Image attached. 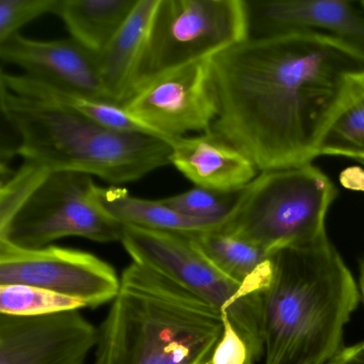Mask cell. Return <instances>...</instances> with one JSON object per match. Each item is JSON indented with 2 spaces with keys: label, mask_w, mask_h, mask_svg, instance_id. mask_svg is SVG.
<instances>
[{
  "label": "cell",
  "mask_w": 364,
  "mask_h": 364,
  "mask_svg": "<svg viewBox=\"0 0 364 364\" xmlns=\"http://www.w3.org/2000/svg\"><path fill=\"white\" fill-rule=\"evenodd\" d=\"M99 200L103 208L122 225L189 236L220 230L208 221L176 212L164 203L161 199L146 200L134 197L122 187H100Z\"/></svg>",
  "instance_id": "d6986e66"
},
{
  "label": "cell",
  "mask_w": 364,
  "mask_h": 364,
  "mask_svg": "<svg viewBox=\"0 0 364 364\" xmlns=\"http://www.w3.org/2000/svg\"><path fill=\"white\" fill-rule=\"evenodd\" d=\"M336 195L332 181L312 163L262 171L221 230L268 252L306 246L327 236L326 216Z\"/></svg>",
  "instance_id": "5b68a950"
},
{
  "label": "cell",
  "mask_w": 364,
  "mask_h": 364,
  "mask_svg": "<svg viewBox=\"0 0 364 364\" xmlns=\"http://www.w3.org/2000/svg\"><path fill=\"white\" fill-rule=\"evenodd\" d=\"M86 302L41 287L0 285V314L40 316L87 308Z\"/></svg>",
  "instance_id": "44dd1931"
},
{
  "label": "cell",
  "mask_w": 364,
  "mask_h": 364,
  "mask_svg": "<svg viewBox=\"0 0 364 364\" xmlns=\"http://www.w3.org/2000/svg\"><path fill=\"white\" fill-rule=\"evenodd\" d=\"M99 329L95 364H210L223 313L156 270L132 262Z\"/></svg>",
  "instance_id": "3957f363"
},
{
  "label": "cell",
  "mask_w": 364,
  "mask_h": 364,
  "mask_svg": "<svg viewBox=\"0 0 364 364\" xmlns=\"http://www.w3.org/2000/svg\"><path fill=\"white\" fill-rule=\"evenodd\" d=\"M213 125L259 171L311 164L364 59L311 36L249 38L213 57Z\"/></svg>",
  "instance_id": "6da1fadb"
},
{
  "label": "cell",
  "mask_w": 364,
  "mask_h": 364,
  "mask_svg": "<svg viewBox=\"0 0 364 364\" xmlns=\"http://www.w3.org/2000/svg\"><path fill=\"white\" fill-rule=\"evenodd\" d=\"M99 188L90 174L50 171L0 232V240L27 249L43 248L72 236L101 244L121 242L123 225L103 208Z\"/></svg>",
  "instance_id": "ba28073f"
},
{
  "label": "cell",
  "mask_w": 364,
  "mask_h": 364,
  "mask_svg": "<svg viewBox=\"0 0 364 364\" xmlns=\"http://www.w3.org/2000/svg\"><path fill=\"white\" fill-rule=\"evenodd\" d=\"M199 250L246 296L263 295L274 274L272 252L225 230L193 236Z\"/></svg>",
  "instance_id": "e0dca14e"
},
{
  "label": "cell",
  "mask_w": 364,
  "mask_h": 364,
  "mask_svg": "<svg viewBox=\"0 0 364 364\" xmlns=\"http://www.w3.org/2000/svg\"><path fill=\"white\" fill-rule=\"evenodd\" d=\"M340 182L345 188L364 191V170L360 167H350L341 173Z\"/></svg>",
  "instance_id": "484cf974"
},
{
  "label": "cell",
  "mask_w": 364,
  "mask_h": 364,
  "mask_svg": "<svg viewBox=\"0 0 364 364\" xmlns=\"http://www.w3.org/2000/svg\"><path fill=\"white\" fill-rule=\"evenodd\" d=\"M253 362H255V361H253L252 359H250V360H249L248 362H247V364H253Z\"/></svg>",
  "instance_id": "f546056e"
},
{
  "label": "cell",
  "mask_w": 364,
  "mask_h": 364,
  "mask_svg": "<svg viewBox=\"0 0 364 364\" xmlns=\"http://www.w3.org/2000/svg\"><path fill=\"white\" fill-rule=\"evenodd\" d=\"M121 279L92 253L65 247L27 249L0 240V285L41 287L97 308L114 301Z\"/></svg>",
  "instance_id": "9c48e42d"
},
{
  "label": "cell",
  "mask_w": 364,
  "mask_h": 364,
  "mask_svg": "<svg viewBox=\"0 0 364 364\" xmlns=\"http://www.w3.org/2000/svg\"><path fill=\"white\" fill-rule=\"evenodd\" d=\"M323 155L364 161V74L330 121L317 149Z\"/></svg>",
  "instance_id": "ffe728a7"
},
{
  "label": "cell",
  "mask_w": 364,
  "mask_h": 364,
  "mask_svg": "<svg viewBox=\"0 0 364 364\" xmlns=\"http://www.w3.org/2000/svg\"><path fill=\"white\" fill-rule=\"evenodd\" d=\"M0 80L1 88L29 101L80 114L117 131L146 134L157 137L119 104L95 99L72 89L37 80L26 74H11L3 71Z\"/></svg>",
  "instance_id": "2e32d148"
},
{
  "label": "cell",
  "mask_w": 364,
  "mask_h": 364,
  "mask_svg": "<svg viewBox=\"0 0 364 364\" xmlns=\"http://www.w3.org/2000/svg\"><path fill=\"white\" fill-rule=\"evenodd\" d=\"M59 0H0V43L28 23L56 12Z\"/></svg>",
  "instance_id": "cb8c5ba5"
},
{
  "label": "cell",
  "mask_w": 364,
  "mask_h": 364,
  "mask_svg": "<svg viewBox=\"0 0 364 364\" xmlns=\"http://www.w3.org/2000/svg\"><path fill=\"white\" fill-rule=\"evenodd\" d=\"M210 60L157 76L137 89L123 107L170 144L187 134L210 132L218 116Z\"/></svg>",
  "instance_id": "30bf717a"
},
{
  "label": "cell",
  "mask_w": 364,
  "mask_h": 364,
  "mask_svg": "<svg viewBox=\"0 0 364 364\" xmlns=\"http://www.w3.org/2000/svg\"><path fill=\"white\" fill-rule=\"evenodd\" d=\"M1 112L20 137L16 154L50 171L82 172L120 186L170 165L166 140L117 131L4 88Z\"/></svg>",
  "instance_id": "277c9868"
},
{
  "label": "cell",
  "mask_w": 364,
  "mask_h": 364,
  "mask_svg": "<svg viewBox=\"0 0 364 364\" xmlns=\"http://www.w3.org/2000/svg\"><path fill=\"white\" fill-rule=\"evenodd\" d=\"M263 301L265 364H327L345 349L360 291L328 235L272 252Z\"/></svg>",
  "instance_id": "7a4b0ae2"
},
{
  "label": "cell",
  "mask_w": 364,
  "mask_h": 364,
  "mask_svg": "<svg viewBox=\"0 0 364 364\" xmlns=\"http://www.w3.org/2000/svg\"><path fill=\"white\" fill-rule=\"evenodd\" d=\"M244 188L235 191H219L195 186L185 193L164 198L161 201L176 212L202 219L223 229L233 216Z\"/></svg>",
  "instance_id": "7402d4cb"
},
{
  "label": "cell",
  "mask_w": 364,
  "mask_h": 364,
  "mask_svg": "<svg viewBox=\"0 0 364 364\" xmlns=\"http://www.w3.org/2000/svg\"><path fill=\"white\" fill-rule=\"evenodd\" d=\"M97 342L99 329L80 310L0 314V364H85Z\"/></svg>",
  "instance_id": "7c38bea8"
},
{
  "label": "cell",
  "mask_w": 364,
  "mask_h": 364,
  "mask_svg": "<svg viewBox=\"0 0 364 364\" xmlns=\"http://www.w3.org/2000/svg\"><path fill=\"white\" fill-rule=\"evenodd\" d=\"M247 39L245 0H159L134 92L157 76L213 58Z\"/></svg>",
  "instance_id": "52a82bcc"
},
{
  "label": "cell",
  "mask_w": 364,
  "mask_h": 364,
  "mask_svg": "<svg viewBox=\"0 0 364 364\" xmlns=\"http://www.w3.org/2000/svg\"><path fill=\"white\" fill-rule=\"evenodd\" d=\"M343 364H364V341L351 346L350 353Z\"/></svg>",
  "instance_id": "4316f807"
},
{
  "label": "cell",
  "mask_w": 364,
  "mask_h": 364,
  "mask_svg": "<svg viewBox=\"0 0 364 364\" xmlns=\"http://www.w3.org/2000/svg\"><path fill=\"white\" fill-rule=\"evenodd\" d=\"M0 58L31 77L109 101L102 82L99 55L72 38L36 40L18 33L0 43Z\"/></svg>",
  "instance_id": "4fadbf2b"
},
{
  "label": "cell",
  "mask_w": 364,
  "mask_h": 364,
  "mask_svg": "<svg viewBox=\"0 0 364 364\" xmlns=\"http://www.w3.org/2000/svg\"><path fill=\"white\" fill-rule=\"evenodd\" d=\"M121 244L135 263L165 274L225 313L253 361L264 355L262 295H245L240 283L199 250L193 236L123 225Z\"/></svg>",
  "instance_id": "8992f818"
},
{
  "label": "cell",
  "mask_w": 364,
  "mask_h": 364,
  "mask_svg": "<svg viewBox=\"0 0 364 364\" xmlns=\"http://www.w3.org/2000/svg\"><path fill=\"white\" fill-rule=\"evenodd\" d=\"M138 0H59L55 14L71 38L90 52H104L127 22Z\"/></svg>",
  "instance_id": "ac0fdd59"
},
{
  "label": "cell",
  "mask_w": 364,
  "mask_h": 364,
  "mask_svg": "<svg viewBox=\"0 0 364 364\" xmlns=\"http://www.w3.org/2000/svg\"><path fill=\"white\" fill-rule=\"evenodd\" d=\"M223 336L215 347L210 364H247L252 358L246 342L236 331L225 313H223Z\"/></svg>",
  "instance_id": "d4e9b609"
},
{
  "label": "cell",
  "mask_w": 364,
  "mask_h": 364,
  "mask_svg": "<svg viewBox=\"0 0 364 364\" xmlns=\"http://www.w3.org/2000/svg\"><path fill=\"white\" fill-rule=\"evenodd\" d=\"M359 289L360 295L362 296L364 304V259L361 262V265H360Z\"/></svg>",
  "instance_id": "f1b7e54d"
},
{
  "label": "cell",
  "mask_w": 364,
  "mask_h": 364,
  "mask_svg": "<svg viewBox=\"0 0 364 364\" xmlns=\"http://www.w3.org/2000/svg\"><path fill=\"white\" fill-rule=\"evenodd\" d=\"M159 0H138L135 9L99 55L102 82L108 100L124 105L132 97Z\"/></svg>",
  "instance_id": "9a60e30c"
},
{
  "label": "cell",
  "mask_w": 364,
  "mask_h": 364,
  "mask_svg": "<svg viewBox=\"0 0 364 364\" xmlns=\"http://www.w3.org/2000/svg\"><path fill=\"white\" fill-rule=\"evenodd\" d=\"M247 5L249 38H323L364 59L362 0H266L247 1Z\"/></svg>",
  "instance_id": "8fae6325"
},
{
  "label": "cell",
  "mask_w": 364,
  "mask_h": 364,
  "mask_svg": "<svg viewBox=\"0 0 364 364\" xmlns=\"http://www.w3.org/2000/svg\"><path fill=\"white\" fill-rule=\"evenodd\" d=\"M39 164L24 161L0 184V232L5 231L50 173Z\"/></svg>",
  "instance_id": "603a6c76"
},
{
  "label": "cell",
  "mask_w": 364,
  "mask_h": 364,
  "mask_svg": "<svg viewBox=\"0 0 364 364\" xmlns=\"http://www.w3.org/2000/svg\"><path fill=\"white\" fill-rule=\"evenodd\" d=\"M362 4H363V6H364V0H362Z\"/></svg>",
  "instance_id": "1f68e13d"
},
{
  "label": "cell",
  "mask_w": 364,
  "mask_h": 364,
  "mask_svg": "<svg viewBox=\"0 0 364 364\" xmlns=\"http://www.w3.org/2000/svg\"><path fill=\"white\" fill-rule=\"evenodd\" d=\"M351 351V346L350 347H345L344 350L342 351V353H340V355H338V357L336 358V359L332 360V361H330L329 363L327 364H343V362L346 360V358L348 357L349 353H350Z\"/></svg>",
  "instance_id": "83f0119b"
},
{
  "label": "cell",
  "mask_w": 364,
  "mask_h": 364,
  "mask_svg": "<svg viewBox=\"0 0 364 364\" xmlns=\"http://www.w3.org/2000/svg\"><path fill=\"white\" fill-rule=\"evenodd\" d=\"M359 163H361V164H362V165H363V166H364V161H359Z\"/></svg>",
  "instance_id": "4dcf8cb0"
},
{
  "label": "cell",
  "mask_w": 364,
  "mask_h": 364,
  "mask_svg": "<svg viewBox=\"0 0 364 364\" xmlns=\"http://www.w3.org/2000/svg\"><path fill=\"white\" fill-rule=\"evenodd\" d=\"M170 164L195 186L219 191H240L259 176L255 164L213 129L172 141Z\"/></svg>",
  "instance_id": "5bb4252c"
}]
</instances>
